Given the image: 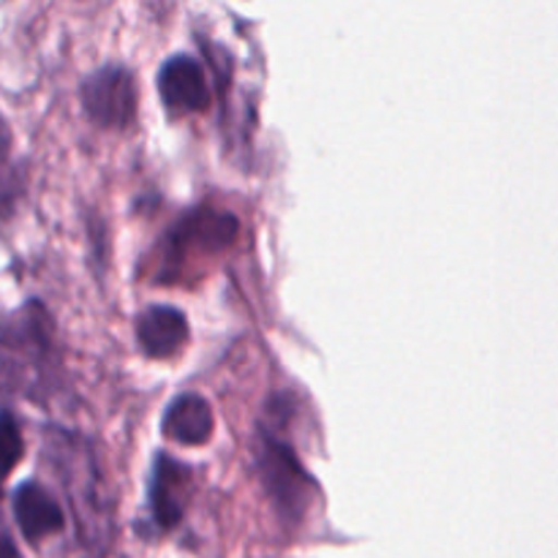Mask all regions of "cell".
<instances>
[{
    "label": "cell",
    "instance_id": "277c9868",
    "mask_svg": "<svg viewBox=\"0 0 558 558\" xmlns=\"http://www.w3.org/2000/svg\"><path fill=\"white\" fill-rule=\"evenodd\" d=\"M158 96L172 114L202 112L210 104L205 69L189 54H174L158 71Z\"/></svg>",
    "mask_w": 558,
    "mask_h": 558
},
{
    "label": "cell",
    "instance_id": "3957f363",
    "mask_svg": "<svg viewBox=\"0 0 558 558\" xmlns=\"http://www.w3.org/2000/svg\"><path fill=\"white\" fill-rule=\"evenodd\" d=\"M82 107L101 129H129L136 118V82L123 65H107L82 82Z\"/></svg>",
    "mask_w": 558,
    "mask_h": 558
},
{
    "label": "cell",
    "instance_id": "6da1fadb",
    "mask_svg": "<svg viewBox=\"0 0 558 558\" xmlns=\"http://www.w3.org/2000/svg\"><path fill=\"white\" fill-rule=\"evenodd\" d=\"M256 463H259L262 483L270 490L281 515L289 518V521H300L311 507V501H314L316 485L303 469V463L298 461V456L283 441H278L276 436L262 434Z\"/></svg>",
    "mask_w": 558,
    "mask_h": 558
},
{
    "label": "cell",
    "instance_id": "52a82bcc",
    "mask_svg": "<svg viewBox=\"0 0 558 558\" xmlns=\"http://www.w3.org/2000/svg\"><path fill=\"white\" fill-rule=\"evenodd\" d=\"M14 518L27 543H41L63 529L65 518L58 501L38 483H22L14 494Z\"/></svg>",
    "mask_w": 558,
    "mask_h": 558
},
{
    "label": "cell",
    "instance_id": "30bf717a",
    "mask_svg": "<svg viewBox=\"0 0 558 558\" xmlns=\"http://www.w3.org/2000/svg\"><path fill=\"white\" fill-rule=\"evenodd\" d=\"M0 558H20V554H16L14 543H11L9 532H5L3 526H0Z\"/></svg>",
    "mask_w": 558,
    "mask_h": 558
},
{
    "label": "cell",
    "instance_id": "9c48e42d",
    "mask_svg": "<svg viewBox=\"0 0 558 558\" xmlns=\"http://www.w3.org/2000/svg\"><path fill=\"white\" fill-rule=\"evenodd\" d=\"M25 441H22L20 425L9 412L0 414V483L14 472L16 463L22 461Z\"/></svg>",
    "mask_w": 558,
    "mask_h": 558
},
{
    "label": "cell",
    "instance_id": "8992f818",
    "mask_svg": "<svg viewBox=\"0 0 558 558\" xmlns=\"http://www.w3.org/2000/svg\"><path fill=\"white\" fill-rule=\"evenodd\" d=\"M136 338L147 357L167 360L189 341V319L172 305H150L136 322Z\"/></svg>",
    "mask_w": 558,
    "mask_h": 558
},
{
    "label": "cell",
    "instance_id": "7a4b0ae2",
    "mask_svg": "<svg viewBox=\"0 0 558 558\" xmlns=\"http://www.w3.org/2000/svg\"><path fill=\"white\" fill-rule=\"evenodd\" d=\"M238 238V218L232 213H218L210 207H199L185 213L167 234V254H163V278L178 265L189 262V256H210L223 251Z\"/></svg>",
    "mask_w": 558,
    "mask_h": 558
},
{
    "label": "cell",
    "instance_id": "ba28073f",
    "mask_svg": "<svg viewBox=\"0 0 558 558\" xmlns=\"http://www.w3.org/2000/svg\"><path fill=\"white\" fill-rule=\"evenodd\" d=\"M213 428H216V417H213L210 403L194 392L174 398L161 420L163 436L183 447H199L210 441Z\"/></svg>",
    "mask_w": 558,
    "mask_h": 558
},
{
    "label": "cell",
    "instance_id": "5b68a950",
    "mask_svg": "<svg viewBox=\"0 0 558 558\" xmlns=\"http://www.w3.org/2000/svg\"><path fill=\"white\" fill-rule=\"evenodd\" d=\"M191 472L169 456H158L150 472V512L153 521L161 529H174L185 510V490H189Z\"/></svg>",
    "mask_w": 558,
    "mask_h": 558
}]
</instances>
